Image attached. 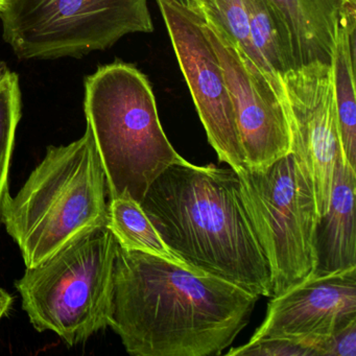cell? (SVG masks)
Listing matches in <instances>:
<instances>
[{
	"label": "cell",
	"instance_id": "cell-1",
	"mask_svg": "<svg viewBox=\"0 0 356 356\" xmlns=\"http://www.w3.org/2000/svg\"><path fill=\"white\" fill-rule=\"evenodd\" d=\"M258 299L222 279L118 245L109 326L131 355H220Z\"/></svg>",
	"mask_w": 356,
	"mask_h": 356
},
{
	"label": "cell",
	"instance_id": "cell-2",
	"mask_svg": "<svg viewBox=\"0 0 356 356\" xmlns=\"http://www.w3.org/2000/svg\"><path fill=\"white\" fill-rule=\"evenodd\" d=\"M140 204L187 268L272 297L270 266L234 170L182 159L154 181Z\"/></svg>",
	"mask_w": 356,
	"mask_h": 356
},
{
	"label": "cell",
	"instance_id": "cell-3",
	"mask_svg": "<svg viewBox=\"0 0 356 356\" xmlns=\"http://www.w3.org/2000/svg\"><path fill=\"white\" fill-rule=\"evenodd\" d=\"M108 185L92 131L67 145L47 147L19 193L3 200L1 220L34 268L81 233L107 227Z\"/></svg>",
	"mask_w": 356,
	"mask_h": 356
},
{
	"label": "cell",
	"instance_id": "cell-4",
	"mask_svg": "<svg viewBox=\"0 0 356 356\" xmlns=\"http://www.w3.org/2000/svg\"><path fill=\"white\" fill-rule=\"evenodd\" d=\"M84 110L109 200L128 195L141 203L154 181L183 159L162 129L149 81L134 66L115 62L87 76Z\"/></svg>",
	"mask_w": 356,
	"mask_h": 356
},
{
	"label": "cell",
	"instance_id": "cell-5",
	"mask_svg": "<svg viewBox=\"0 0 356 356\" xmlns=\"http://www.w3.org/2000/svg\"><path fill=\"white\" fill-rule=\"evenodd\" d=\"M118 243L107 227L81 233L16 282L33 326L67 345L109 326Z\"/></svg>",
	"mask_w": 356,
	"mask_h": 356
},
{
	"label": "cell",
	"instance_id": "cell-6",
	"mask_svg": "<svg viewBox=\"0 0 356 356\" xmlns=\"http://www.w3.org/2000/svg\"><path fill=\"white\" fill-rule=\"evenodd\" d=\"M236 172L245 210L270 266L273 296L279 295L318 266L320 218L312 184L293 153L262 170Z\"/></svg>",
	"mask_w": 356,
	"mask_h": 356
},
{
	"label": "cell",
	"instance_id": "cell-7",
	"mask_svg": "<svg viewBox=\"0 0 356 356\" xmlns=\"http://www.w3.org/2000/svg\"><path fill=\"white\" fill-rule=\"evenodd\" d=\"M0 22L22 60L81 58L154 30L147 0H8Z\"/></svg>",
	"mask_w": 356,
	"mask_h": 356
},
{
	"label": "cell",
	"instance_id": "cell-8",
	"mask_svg": "<svg viewBox=\"0 0 356 356\" xmlns=\"http://www.w3.org/2000/svg\"><path fill=\"white\" fill-rule=\"evenodd\" d=\"M291 153L309 179L318 218L326 214L341 156L332 67L312 62L281 76Z\"/></svg>",
	"mask_w": 356,
	"mask_h": 356
},
{
	"label": "cell",
	"instance_id": "cell-9",
	"mask_svg": "<svg viewBox=\"0 0 356 356\" xmlns=\"http://www.w3.org/2000/svg\"><path fill=\"white\" fill-rule=\"evenodd\" d=\"M158 5L208 141L220 162L235 172L245 170L230 92L204 18L170 0H158Z\"/></svg>",
	"mask_w": 356,
	"mask_h": 356
},
{
	"label": "cell",
	"instance_id": "cell-10",
	"mask_svg": "<svg viewBox=\"0 0 356 356\" xmlns=\"http://www.w3.org/2000/svg\"><path fill=\"white\" fill-rule=\"evenodd\" d=\"M204 28L224 70L245 165L268 168L291 153L282 84H276L213 24L204 19Z\"/></svg>",
	"mask_w": 356,
	"mask_h": 356
},
{
	"label": "cell",
	"instance_id": "cell-11",
	"mask_svg": "<svg viewBox=\"0 0 356 356\" xmlns=\"http://www.w3.org/2000/svg\"><path fill=\"white\" fill-rule=\"evenodd\" d=\"M270 298L266 318L250 343L291 339L316 356L312 348L316 339L356 322V266L326 274L314 273Z\"/></svg>",
	"mask_w": 356,
	"mask_h": 356
},
{
	"label": "cell",
	"instance_id": "cell-12",
	"mask_svg": "<svg viewBox=\"0 0 356 356\" xmlns=\"http://www.w3.org/2000/svg\"><path fill=\"white\" fill-rule=\"evenodd\" d=\"M289 24L296 65H331L341 24L356 20V0H270Z\"/></svg>",
	"mask_w": 356,
	"mask_h": 356
},
{
	"label": "cell",
	"instance_id": "cell-13",
	"mask_svg": "<svg viewBox=\"0 0 356 356\" xmlns=\"http://www.w3.org/2000/svg\"><path fill=\"white\" fill-rule=\"evenodd\" d=\"M356 172L337 160L326 214L316 229L318 266L314 273L337 272L356 266Z\"/></svg>",
	"mask_w": 356,
	"mask_h": 356
},
{
	"label": "cell",
	"instance_id": "cell-14",
	"mask_svg": "<svg viewBox=\"0 0 356 356\" xmlns=\"http://www.w3.org/2000/svg\"><path fill=\"white\" fill-rule=\"evenodd\" d=\"M245 5L259 67L281 85V76L297 68L289 24L270 0H245Z\"/></svg>",
	"mask_w": 356,
	"mask_h": 356
},
{
	"label": "cell",
	"instance_id": "cell-15",
	"mask_svg": "<svg viewBox=\"0 0 356 356\" xmlns=\"http://www.w3.org/2000/svg\"><path fill=\"white\" fill-rule=\"evenodd\" d=\"M355 26L356 20H350L337 30L331 67L343 162L356 172Z\"/></svg>",
	"mask_w": 356,
	"mask_h": 356
},
{
	"label": "cell",
	"instance_id": "cell-16",
	"mask_svg": "<svg viewBox=\"0 0 356 356\" xmlns=\"http://www.w3.org/2000/svg\"><path fill=\"white\" fill-rule=\"evenodd\" d=\"M107 228L124 249L186 266L164 243L141 204L128 195L109 200Z\"/></svg>",
	"mask_w": 356,
	"mask_h": 356
},
{
	"label": "cell",
	"instance_id": "cell-17",
	"mask_svg": "<svg viewBox=\"0 0 356 356\" xmlns=\"http://www.w3.org/2000/svg\"><path fill=\"white\" fill-rule=\"evenodd\" d=\"M22 116L19 80L9 72L0 81V222L3 200L9 193V174L16 130Z\"/></svg>",
	"mask_w": 356,
	"mask_h": 356
},
{
	"label": "cell",
	"instance_id": "cell-18",
	"mask_svg": "<svg viewBox=\"0 0 356 356\" xmlns=\"http://www.w3.org/2000/svg\"><path fill=\"white\" fill-rule=\"evenodd\" d=\"M199 14L206 22L218 29L236 49H241L256 65L259 66L250 33L245 0H202Z\"/></svg>",
	"mask_w": 356,
	"mask_h": 356
},
{
	"label": "cell",
	"instance_id": "cell-19",
	"mask_svg": "<svg viewBox=\"0 0 356 356\" xmlns=\"http://www.w3.org/2000/svg\"><path fill=\"white\" fill-rule=\"evenodd\" d=\"M227 355L314 356L312 352L297 341L285 339H266L248 341L241 347L227 352Z\"/></svg>",
	"mask_w": 356,
	"mask_h": 356
},
{
	"label": "cell",
	"instance_id": "cell-20",
	"mask_svg": "<svg viewBox=\"0 0 356 356\" xmlns=\"http://www.w3.org/2000/svg\"><path fill=\"white\" fill-rule=\"evenodd\" d=\"M326 356H356V322L329 337Z\"/></svg>",
	"mask_w": 356,
	"mask_h": 356
},
{
	"label": "cell",
	"instance_id": "cell-21",
	"mask_svg": "<svg viewBox=\"0 0 356 356\" xmlns=\"http://www.w3.org/2000/svg\"><path fill=\"white\" fill-rule=\"evenodd\" d=\"M13 304V297L0 287V320L8 314Z\"/></svg>",
	"mask_w": 356,
	"mask_h": 356
},
{
	"label": "cell",
	"instance_id": "cell-22",
	"mask_svg": "<svg viewBox=\"0 0 356 356\" xmlns=\"http://www.w3.org/2000/svg\"><path fill=\"white\" fill-rule=\"evenodd\" d=\"M170 1H172L176 5L186 8V9L199 14L200 5H201L202 0H170Z\"/></svg>",
	"mask_w": 356,
	"mask_h": 356
},
{
	"label": "cell",
	"instance_id": "cell-23",
	"mask_svg": "<svg viewBox=\"0 0 356 356\" xmlns=\"http://www.w3.org/2000/svg\"><path fill=\"white\" fill-rule=\"evenodd\" d=\"M10 70H8L7 65H6L3 62H0V81L3 80L5 78L6 74L9 72Z\"/></svg>",
	"mask_w": 356,
	"mask_h": 356
},
{
	"label": "cell",
	"instance_id": "cell-24",
	"mask_svg": "<svg viewBox=\"0 0 356 356\" xmlns=\"http://www.w3.org/2000/svg\"><path fill=\"white\" fill-rule=\"evenodd\" d=\"M8 0H0V9L3 8V6L5 5L6 3H7Z\"/></svg>",
	"mask_w": 356,
	"mask_h": 356
}]
</instances>
